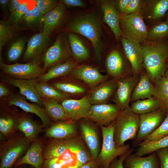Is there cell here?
<instances>
[{
  "label": "cell",
  "mask_w": 168,
  "mask_h": 168,
  "mask_svg": "<svg viewBox=\"0 0 168 168\" xmlns=\"http://www.w3.org/2000/svg\"><path fill=\"white\" fill-rule=\"evenodd\" d=\"M166 21H167V22H168V13L167 15V17H166Z\"/></svg>",
  "instance_id": "6f0895ef"
},
{
  "label": "cell",
  "mask_w": 168,
  "mask_h": 168,
  "mask_svg": "<svg viewBox=\"0 0 168 168\" xmlns=\"http://www.w3.org/2000/svg\"><path fill=\"white\" fill-rule=\"evenodd\" d=\"M140 76L133 75L117 80V86L113 96V100L115 104L122 110L128 107L131 96L139 79Z\"/></svg>",
  "instance_id": "8fae6325"
},
{
  "label": "cell",
  "mask_w": 168,
  "mask_h": 168,
  "mask_svg": "<svg viewBox=\"0 0 168 168\" xmlns=\"http://www.w3.org/2000/svg\"><path fill=\"white\" fill-rule=\"evenodd\" d=\"M2 112L0 117V131L3 135H10L16 128L21 115L15 114L9 110Z\"/></svg>",
  "instance_id": "74e56055"
},
{
  "label": "cell",
  "mask_w": 168,
  "mask_h": 168,
  "mask_svg": "<svg viewBox=\"0 0 168 168\" xmlns=\"http://www.w3.org/2000/svg\"><path fill=\"white\" fill-rule=\"evenodd\" d=\"M117 86L115 79L106 81L92 88L87 95L91 105L105 104L113 96Z\"/></svg>",
  "instance_id": "ffe728a7"
},
{
  "label": "cell",
  "mask_w": 168,
  "mask_h": 168,
  "mask_svg": "<svg viewBox=\"0 0 168 168\" xmlns=\"http://www.w3.org/2000/svg\"><path fill=\"white\" fill-rule=\"evenodd\" d=\"M165 76L168 79V63H167L166 70L165 73Z\"/></svg>",
  "instance_id": "9f6ffc18"
},
{
  "label": "cell",
  "mask_w": 168,
  "mask_h": 168,
  "mask_svg": "<svg viewBox=\"0 0 168 168\" xmlns=\"http://www.w3.org/2000/svg\"><path fill=\"white\" fill-rule=\"evenodd\" d=\"M168 135V113L159 127L152 134L148 136L140 143L155 141Z\"/></svg>",
  "instance_id": "ee69618b"
},
{
  "label": "cell",
  "mask_w": 168,
  "mask_h": 168,
  "mask_svg": "<svg viewBox=\"0 0 168 168\" xmlns=\"http://www.w3.org/2000/svg\"><path fill=\"white\" fill-rule=\"evenodd\" d=\"M168 37V22H161L152 27L149 30L146 40L156 41Z\"/></svg>",
  "instance_id": "ab89813d"
},
{
  "label": "cell",
  "mask_w": 168,
  "mask_h": 168,
  "mask_svg": "<svg viewBox=\"0 0 168 168\" xmlns=\"http://www.w3.org/2000/svg\"><path fill=\"white\" fill-rule=\"evenodd\" d=\"M7 0H0V7L4 15L8 19L10 14L7 4Z\"/></svg>",
  "instance_id": "db71d44e"
},
{
  "label": "cell",
  "mask_w": 168,
  "mask_h": 168,
  "mask_svg": "<svg viewBox=\"0 0 168 168\" xmlns=\"http://www.w3.org/2000/svg\"><path fill=\"white\" fill-rule=\"evenodd\" d=\"M2 72L12 78L21 79H32L40 77L46 70L40 66V61L35 60L21 64L16 63L10 65L0 62Z\"/></svg>",
  "instance_id": "9c48e42d"
},
{
  "label": "cell",
  "mask_w": 168,
  "mask_h": 168,
  "mask_svg": "<svg viewBox=\"0 0 168 168\" xmlns=\"http://www.w3.org/2000/svg\"><path fill=\"white\" fill-rule=\"evenodd\" d=\"M30 143L37 139L42 130V127L28 117L21 115L16 127Z\"/></svg>",
  "instance_id": "f546056e"
},
{
  "label": "cell",
  "mask_w": 168,
  "mask_h": 168,
  "mask_svg": "<svg viewBox=\"0 0 168 168\" xmlns=\"http://www.w3.org/2000/svg\"><path fill=\"white\" fill-rule=\"evenodd\" d=\"M31 168H35L33 167H32Z\"/></svg>",
  "instance_id": "680465c9"
},
{
  "label": "cell",
  "mask_w": 168,
  "mask_h": 168,
  "mask_svg": "<svg viewBox=\"0 0 168 168\" xmlns=\"http://www.w3.org/2000/svg\"><path fill=\"white\" fill-rule=\"evenodd\" d=\"M120 111L115 104L92 105L87 119L100 127L106 126L115 120Z\"/></svg>",
  "instance_id": "4fadbf2b"
},
{
  "label": "cell",
  "mask_w": 168,
  "mask_h": 168,
  "mask_svg": "<svg viewBox=\"0 0 168 168\" xmlns=\"http://www.w3.org/2000/svg\"><path fill=\"white\" fill-rule=\"evenodd\" d=\"M43 15L36 6L27 12L13 27L17 30L42 31Z\"/></svg>",
  "instance_id": "d4e9b609"
},
{
  "label": "cell",
  "mask_w": 168,
  "mask_h": 168,
  "mask_svg": "<svg viewBox=\"0 0 168 168\" xmlns=\"http://www.w3.org/2000/svg\"><path fill=\"white\" fill-rule=\"evenodd\" d=\"M167 63H168V60L167 61Z\"/></svg>",
  "instance_id": "91938a15"
},
{
  "label": "cell",
  "mask_w": 168,
  "mask_h": 168,
  "mask_svg": "<svg viewBox=\"0 0 168 168\" xmlns=\"http://www.w3.org/2000/svg\"><path fill=\"white\" fill-rule=\"evenodd\" d=\"M145 3V0H130L124 15H128L141 12Z\"/></svg>",
  "instance_id": "bcb514c9"
},
{
  "label": "cell",
  "mask_w": 168,
  "mask_h": 168,
  "mask_svg": "<svg viewBox=\"0 0 168 168\" xmlns=\"http://www.w3.org/2000/svg\"><path fill=\"white\" fill-rule=\"evenodd\" d=\"M154 82L153 96L158 100L160 109L166 114L168 113V79L164 75Z\"/></svg>",
  "instance_id": "4dcf8cb0"
},
{
  "label": "cell",
  "mask_w": 168,
  "mask_h": 168,
  "mask_svg": "<svg viewBox=\"0 0 168 168\" xmlns=\"http://www.w3.org/2000/svg\"><path fill=\"white\" fill-rule=\"evenodd\" d=\"M114 121L107 126L100 127L102 141L101 150L96 159L101 168H109L115 159L131 149L128 144L118 147H116L114 140Z\"/></svg>",
  "instance_id": "5b68a950"
},
{
  "label": "cell",
  "mask_w": 168,
  "mask_h": 168,
  "mask_svg": "<svg viewBox=\"0 0 168 168\" xmlns=\"http://www.w3.org/2000/svg\"><path fill=\"white\" fill-rule=\"evenodd\" d=\"M68 40L71 53L76 61L81 62L88 58V50L78 37L73 33L69 32Z\"/></svg>",
  "instance_id": "d6a6232c"
},
{
  "label": "cell",
  "mask_w": 168,
  "mask_h": 168,
  "mask_svg": "<svg viewBox=\"0 0 168 168\" xmlns=\"http://www.w3.org/2000/svg\"><path fill=\"white\" fill-rule=\"evenodd\" d=\"M14 29L9 26L6 21H0V58L2 60L1 53L3 47L14 36Z\"/></svg>",
  "instance_id": "b9f144b4"
},
{
  "label": "cell",
  "mask_w": 168,
  "mask_h": 168,
  "mask_svg": "<svg viewBox=\"0 0 168 168\" xmlns=\"http://www.w3.org/2000/svg\"><path fill=\"white\" fill-rule=\"evenodd\" d=\"M79 134L76 121L69 120L58 122L47 129L45 135L54 139H63L74 137Z\"/></svg>",
  "instance_id": "603a6c76"
},
{
  "label": "cell",
  "mask_w": 168,
  "mask_h": 168,
  "mask_svg": "<svg viewBox=\"0 0 168 168\" xmlns=\"http://www.w3.org/2000/svg\"><path fill=\"white\" fill-rule=\"evenodd\" d=\"M26 98L22 96L12 93L7 98V105L17 106L26 112L35 114L40 119L43 127L48 128L51 124V120L46 114L44 109L36 103L28 102Z\"/></svg>",
  "instance_id": "e0dca14e"
},
{
  "label": "cell",
  "mask_w": 168,
  "mask_h": 168,
  "mask_svg": "<svg viewBox=\"0 0 168 168\" xmlns=\"http://www.w3.org/2000/svg\"><path fill=\"white\" fill-rule=\"evenodd\" d=\"M124 168H160V164L156 152L146 157L128 155L124 164Z\"/></svg>",
  "instance_id": "484cf974"
},
{
  "label": "cell",
  "mask_w": 168,
  "mask_h": 168,
  "mask_svg": "<svg viewBox=\"0 0 168 168\" xmlns=\"http://www.w3.org/2000/svg\"><path fill=\"white\" fill-rule=\"evenodd\" d=\"M166 114L161 109L139 115V128L134 145L139 144L159 127Z\"/></svg>",
  "instance_id": "30bf717a"
},
{
  "label": "cell",
  "mask_w": 168,
  "mask_h": 168,
  "mask_svg": "<svg viewBox=\"0 0 168 168\" xmlns=\"http://www.w3.org/2000/svg\"><path fill=\"white\" fill-rule=\"evenodd\" d=\"M105 65L109 75L118 80L124 77V64L120 52L114 50L107 55L105 60Z\"/></svg>",
  "instance_id": "83f0119b"
},
{
  "label": "cell",
  "mask_w": 168,
  "mask_h": 168,
  "mask_svg": "<svg viewBox=\"0 0 168 168\" xmlns=\"http://www.w3.org/2000/svg\"><path fill=\"white\" fill-rule=\"evenodd\" d=\"M139 147L133 154L137 156H142L151 154L161 149L168 147V135L157 140L139 145Z\"/></svg>",
  "instance_id": "8d00e7d4"
},
{
  "label": "cell",
  "mask_w": 168,
  "mask_h": 168,
  "mask_svg": "<svg viewBox=\"0 0 168 168\" xmlns=\"http://www.w3.org/2000/svg\"><path fill=\"white\" fill-rule=\"evenodd\" d=\"M11 93L9 90L2 83L0 84V97L2 98L8 97L10 96Z\"/></svg>",
  "instance_id": "11a10c76"
},
{
  "label": "cell",
  "mask_w": 168,
  "mask_h": 168,
  "mask_svg": "<svg viewBox=\"0 0 168 168\" xmlns=\"http://www.w3.org/2000/svg\"><path fill=\"white\" fill-rule=\"evenodd\" d=\"M43 168H80L92 158L80 134L52 139L43 150Z\"/></svg>",
  "instance_id": "6da1fadb"
},
{
  "label": "cell",
  "mask_w": 168,
  "mask_h": 168,
  "mask_svg": "<svg viewBox=\"0 0 168 168\" xmlns=\"http://www.w3.org/2000/svg\"><path fill=\"white\" fill-rule=\"evenodd\" d=\"M36 6L43 15L50 12L59 4L60 1L55 0H35Z\"/></svg>",
  "instance_id": "f6af8a7d"
},
{
  "label": "cell",
  "mask_w": 168,
  "mask_h": 168,
  "mask_svg": "<svg viewBox=\"0 0 168 168\" xmlns=\"http://www.w3.org/2000/svg\"><path fill=\"white\" fill-rule=\"evenodd\" d=\"M43 148L42 142L36 139L32 142L26 154L16 162L15 166L28 164L35 168H43Z\"/></svg>",
  "instance_id": "cb8c5ba5"
},
{
  "label": "cell",
  "mask_w": 168,
  "mask_h": 168,
  "mask_svg": "<svg viewBox=\"0 0 168 168\" xmlns=\"http://www.w3.org/2000/svg\"><path fill=\"white\" fill-rule=\"evenodd\" d=\"M120 40L125 54L130 62L133 72L135 74H138L143 67V62L142 46L139 44L122 36Z\"/></svg>",
  "instance_id": "d6986e66"
},
{
  "label": "cell",
  "mask_w": 168,
  "mask_h": 168,
  "mask_svg": "<svg viewBox=\"0 0 168 168\" xmlns=\"http://www.w3.org/2000/svg\"><path fill=\"white\" fill-rule=\"evenodd\" d=\"M66 29L89 40L92 44L96 59L100 61L103 50L102 30L100 21L96 15L86 13L75 16L68 22Z\"/></svg>",
  "instance_id": "3957f363"
},
{
  "label": "cell",
  "mask_w": 168,
  "mask_h": 168,
  "mask_svg": "<svg viewBox=\"0 0 168 168\" xmlns=\"http://www.w3.org/2000/svg\"><path fill=\"white\" fill-rule=\"evenodd\" d=\"M155 88L151 83L147 73L140 76L139 79L135 86L131 96V101H135L140 99L144 100L153 96Z\"/></svg>",
  "instance_id": "f1b7e54d"
},
{
  "label": "cell",
  "mask_w": 168,
  "mask_h": 168,
  "mask_svg": "<svg viewBox=\"0 0 168 168\" xmlns=\"http://www.w3.org/2000/svg\"><path fill=\"white\" fill-rule=\"evenodd\" d=\"M119 26L121 36L139 44L146 40L149 30L142 12L128 15L120 14Z\"/></svg>",
  "instance_id": "8992f818"
},
{
  "label": "cell",
  "mask_w": 168,
  "mask_h": 168,
  "mask_svg": "<svg viewBox=\"0 0 168 168\" xmlns=\"http://www.w3.org/2000/svg\"><path fill=\"white\" fill-rule=\"evenodd\" d=\"M2 82L18 87L22 96L40 106H44L42 99L38 93L35 86L39 82L38 78L32 79H21L12 78L7 75L2 76Z\"/></svg>",
  "instance_id": "5bb4252c"
},
{
  "label": "cell",
  "mask_w": 168,
  "mask_h": 168,
  "mask_svg": "<svg viewBox=\"0 0 168 168\" xmlns=\"http://www.w3.org/2000/svg\"><path fill=\"white\" fill-rule=\"evenodd\" d=\"M50 40L49 36L42 31L32 35L28 41L24 60L29 62L39 60L47 49Z\"/></svg>",
  "instance_id": "9a60e30c"
},
{
  "label": "cell",
  "mask_w": 168,
  "mask_h": 168,
  "mask_svg": "<svg viewBox=\"0 0 168 168\" xmlns=\"http://www.w3.org/2000/svg\"><path fill=\"white\" fill-rule=\"evenodd\" d=\"M145 6L148 18L159 19L163 16L168 11V0L146 1Z\"/></svg>",
  "instance_id": "d590c367"
},
{
  "label": "cell",
  "mask_w": 168,
  "mask_h": 168,
  "mask_svg": "<svg viewBox=\"0 0 168 168\" xmlns=\"http://www.w3.org/2000/svg\"><path fill=\"white\" fill-rule=\"evenodd\" d=\"M156 152L159 160L160 168H168V147L160 149Z\"/></svg>",
  "instance_id": "7dc6e473"
},
{
  "label": "cell",
  "mask_w": 168,
  "mask_h": 168,
  "mask_svg": "<svg viewBox=\"0 0 168 168\" xmlns=\"http://www.w3.org/2000/svg\"><path fill=\"white\" fill-rule=\"evenodd\" d=\"M139 115L130 106L121 110L114 121V140L117 147L125 145L126 141L135 139L139 128Z\"/></svg>",
  "instance_id": "277c9868"
},
{
  "label": "cell",
  "mask_w": 168,
  "mask_h": 168,
  "mask_svg": "<svg viewBox=\"0 0 168 168\" xmlns=\"http://www.w3.org/2000/svg\"><path fill=\"white\" fill-rule=\"evenodd\" d=\"M133 149L131 148L127 152L115 159L110 164L109 168H124V164L125 159L129 155L132 153Z\"/></svg>",
  "instance_id": "c3c4849f"
},
{
  "label": "cell",
  "mask_w": 168,
  "mask_h": 168,
  "mask_svg": "<svg viewBox=\"0 0 168 168\" xmlns=\"http://www.w3.org/2000/svg\"><path fill=\"white\" fill-rule=\"evenodd\" d=\"M67 14L66 7L60 1L55 8L43 15L42 31L49 36L63 25Z\"/></svg>",
  "instance_id": "ac0fdd59"
},
{
  "label": "cell",
  "mask_w": 168,
  "mask_h": 168,
  "mask_svg": "<svg viewBox=\"0 0 168 168\" xmlns=\"http://www.w3.org/2000/svg\"><path fill=\"white\" fill-rule=\"evenodd\" d=\"M142 46L143 54V67L151 82L165 75L168 60V42L165 39L144 42Z\"/></svg>",
  "instance_id": "7a4b0ae2"
},
{
  "label": "cell",
  "mask_w": 168,
  "mask_h": 168,
  "mask_svg": "<svg viewBox=\"0 0 168 168\" xmlns=\"http://www.w3.org/2000/svg\"><path fill=\"white\" fill-rule=\"evenodd\" d=\"M25 1V0H8L7 4L10 13L17 9Z\"/></svg>",
  "instance_id": "816d5d0a"
},
{
  "label": "cell",
  "mask_w": 168,
  "mask_h": 168,
  "mask_svg": "<svg viewBox=\"0 0 168 168\" xmlns=\"http://www.w3.org/2000/svg\"><path fill=\"white\" fill-rule=\"evenodd\" d=\"M80 168H101L97 159H92L83 165Z\"/></svg>",
  "instance_id": "f5cc1de1"
},
{
  "label": "cell",
  "mask_w": 168,
  "mask_h": 168,
  "mask_svg": "<svg viewBox=\"0 0 168 168\" xmlns=\"http://www.w3.org/2000/svg\"><path fill=\"white\" fill-rule=\"evenodd\" d=\"M61 105L69 119L75 121L87 119L91 105L87 95L78 100L66 99Z\"/></svg>",
  "instance_id": "2e32d148"
},
{
  "label": "cell",
  "mask_w": 168,
  "mask_h": 168,
  "mask_svg": "<svg viewBox=\"0 0 168 168\" xmlns=\"http://www.w3.org/2000/svg\"><path fill=\"white\" fill-rule=\"evenodd\" d=\"M26 42V39L22 37L12 44L7 52V58L9 61L14 62L19 58L24 48Z\"/></svg>",
  "instance_id": "7bdbcfd3"
},
{
  "label": "cell",
  "mask_w": 168,
  "mask_h": 168,
  "mask_svg": "<svg viewBox=\"0 0 168 168\" xmlns=\"http://www.w3.org/2000/svg\"><path fill=\"white\" fill-rule=\"evenodd\" d=\"M130 107L133 112L139 115L152 112L160 109L158 100L152 97L133 102Z\"/></svg>",
  "instance_id": "e575fe53"
},
{
  "label": "cell",
  "mask_w": 168,
  "mask_h": 168,
  "mask_svg": "<svg viewBox=\"0 0 168 168\" xmlns=\"http://www.w3.org/2000/svg\"><path fill=\"white\" fill-rule=\"evenodd\" d=\"M70 73L74 77L92 88L107 81L108 78L107 76L102 74L96 68L87 65L76 67Z\"/></svg>",
  "instance_id": "7402d4cb"
},
{
  "label": "cell",
  "mask_w": 168,
  "mask_h": 168,
  "mask_svg": "<svg viewBox=\"0 0 168 168\" xmlns=\"http://www.w3.org/2000/svg\"><path fill=\"white\" fill-rule=\"evenodd\" d=\"M42 99L45 112L50 119L54 121L70 120L63 106L58 101L52 99Z\"/></svg>",
  "instance_id": "1f68e13d"
},
{
  "label": "cell",
  "mask_w": 168,
  "mask_h": 168,
  "mask_svg": "<svg viewBox=\"0 0 168 168\" xmlns=\"http://www.w3.org/2000/svg\"><path fill=\"white\" fill-rule=\"evenodd\" d=\"M95 124L86 119L78 124L79 134L93 159H96L101 148L99 130Z\"/></svg>",
  "instance_id": "7c38bea8"
},
{
  "label": "cell",
  "mask_w": 168,
  "mask_h": 168,
  "mask_svg": "<svg viewBox=\"0 0 168 168\" xmlns=\"http://www.w3.org/2000/svg\"><path fill=\"white\" fill-rule=\"evenodd\" d=\"M30 142L24 136L8 140L1 146L0 168H12L28 148Z\"/></svg>",
  "instance_id": "52a82bcc"
},
{
  "label": "cell",
  "mask_w": 168,
  "mask_h": 168,
  "mask_svg": "<svg viewBox=\"0 0 168 168\" xmlns=\"http://www.w3.org/2000/svg\"><path fill=\"white\" fill-rule=\"evenodd\" d=\"M60 1L66 7L84 8L86 7L85 3L81 0H60Z\"/></svg>",
  "instance_id": "681fc988"
},
{
  "label": "cell",
  "mask_w": 168,
  "mask_h": 168,
  "mask_svg": "<svg viewBox=\"0 0 168 168\" xmlns=\"http://www.w3.org/2000/svg\"><path fill=\"white\" fill-rule=\"evenodd\" d=\"M70 48L65 34H59L54 44L47 49L41 57L43 68L46 70L69 59L71 53Z\"/></svg>",
  "instance_id": "ba28073f"
},
{
  "label": "cell",
  "mask_w": 168,
  "mask_h": 168,
  "mask_svg": "<svg viewBox=\"0 0 168 168\" xmlns=\"http://www.w3.org/2000/svg\"><path fill=\"white\" fill-rule=\"evenodd\" d=\"M114 6L117 11L121 15H124L130 0H113Z\"/></svg>",
  "instance_id": "f907efd6"
},
{
  "label": "cell",
  "mask_w": 168,
  "mask_h": 168,
  "mask_svg": "<svg viewBox=\"0 0 168 168\" xmlns=\"http://www.w3.org/2000/svg\"><path fill=\"white\" fill-rule=\"evenodd\" d=\"M99 1L103 12V21L110 27L116 40H119L121 37L119 26L120 14L115 8L113 0Z\"/></svg>",
  "instance_id": "44dd1931"
},
{
  "label": "cell",
  "mask_w": 168,
  "mask_h": 168,
  "mask_svg": "<svg viewBox=\"0 0 168 168\" xmlns=\"http://www.w3.org/2000/svg\"><path fill=\"white\" fill-rule=\"evenodd\" d=\"M77 65L76 61L71 58L58 63L50 68L46 73L38 78L39 82H47L50 80L66 75L76 67Z\"/></svg>",
  "instance_id": "4316f807"
},
{
  "label": "cell",
  "mask_w": 168,
  "mask_h": 168,
  "mask_svg": "<svg viewBox=\"0 0 168 168\" xmlns=\"http://www.w3.org/2000/svg\"><path fill=\"white\" fill-rule=\"evenodd\" d=\"M35 87L42 99H54L58 102L68 99V95L60 91L47 82H38Z\"/></svg>",
  "instance_id": "836d02e7"
},
{
  "label": "cell",
  "mask_w": 168,
  "mask_h": 168,
  "mask_svg": "<svg viewBox=\"0 0 168 168\" xmlns=\"http://www.w3.org/2000/svg\"><path fill=\"white\" fill-rule=\"evenodd\" d=\"M36 6L35 0H25L24 2L14 11L10 14L7 24L13 28L21 18L29 11Z\"/></svg>",
  "instance_id": "f35d334b"
},
{
  "label": "cell",
  "mask_w": 168,
  "mask_h": 168,
  "mask_svg": "<svg viewBox=\"0 0 168 168\" xmlns=\"http://www.w3.org/2000/svg\"><path fill=\"white\" fill-rule=\"evenodd\" d=\"M52 86L66 94H76L83 93L85 90L82 87L67 82H57L53 83Z\"/></svg>",
  "instance_id": "60d3db41"
}]
</instances>
